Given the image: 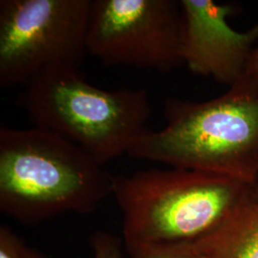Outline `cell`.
Here are the masks:
<instances>
[{"label":"cell","instance_id":"obj_1","mask_svg":"<svg viewBox=\"0 0 258 258\" xmlns=\"http://www.w3.org/2000/svg\"><path fill=\"white\" fill-rule=\"evenodd\" d=\"M165 127L148 129L132 158L226 176L254 187L258 181V82L243 76L205 102L167 98Z\"/></svg>","mask_w":258,"mask_h":258},{"label":"cell","instance_id":"obj_2","mask_svg":"<svg viewBox=\"0 0 258 258\" xmlns=\"http://www.w3.org/2000/svg\"><path fill=\"white\" fill-rule=\"evenodd\" d=\"M114 177L82 148L46 129L0 128V212L36 225L95 212Z\"/></svg>","mask_w":258,"mask_h":258},{"label":"cell","instance_id":"obj_3","mask_svg":"<svg viewBox=\"0 0 258 258\" xmlns=\"http://www.w3.org/2000/svg\"><path fill=\"white\" fill-rule=\"evenodd\" d=\"M252 192L253 186L230 177L170 167L115 175L112 196L129 251L201 239Z\"/></svg>","mask_w":258,"mask_h":258},{"label":"cell","instance_id":"obj_4","mask_svg":"<svg viewBox=\"0 0 258 258\" xmlns=\"http://www.w3.org/2000/svg\"><path fill=\"white\" fill-rule=\"evenodd\" d=\"M18 103L36 127L68 140L103 166L128 153L152 113L147 90H104L80 69L68 68L38 76L24 86Z\"/></svg>","mask_w":258,"mask_h":258},{"label":"cell","instance_id":"obj_5","mask_svg":"<svg viewBox=\"0 0 258 258\" xmlns=\"http://www.w3.org/2000/svg\"><path fill=\"white\" fill-rule=\"evenodd\" d=\"M91 5L92 0H1V87H24L54 69H81Z\"/></svg>","mask_w":258,"mask_h":258},{"label":"cell","instance_id":"obj_6","mask_svg":"<svg viewBox=\"0 0 258 258\" xmlns=\"http://www.w3.org/2000/svg\"><path fill=\"white\" fill-rule=\"evenodd\" d=\"M176 0H92L87 53L102 63L167 73L183 65Z\"/></svg>","mask_w":258,"mask_h":258},{"label":"cell","instance_id":"obj_7","mask_svg":"<svg viewBox=\"0 0 258 258\" xmlns=\"http://www.w3.org/2000/svg\"><path fill=\"white\" fill-rule=\"evenodd\" d=\"M183 13V63L194 74L229 87L244 76L258 44V23L236 31L229 23L233 8L213 0H180Z\"/></svg>","mask_w":258,"mask_h":258},{"label":"cell","instance_id":"obj_8","mask_svg":"<svg viewBox=\"0 0 258 258\" xmlns=\"http://www.w3.org/2000/svg\"><path fill=\"white\" fill-rule=\"evenodd\" d=\"M194 243L203 258H258V198L252 192Z\"/></svg>","mask_w":258,"mask_h":258},{"label":"cell","instance_id":"obj_9","mask_svg":"<svg viewBox=\"0 0 258 258\" xmlns=\"http://www.w3.org/2000/svg\"><path fill=\"white\" fill-rule=\"evenodd\" d=\"M127 252L131 258H203L194 242L155 244Z\"/></svg>","mask_w":258,"mask_h":258},{"label":"cell","instance_id":"obj_10","mask_svg":"<svg viewBox=\"0 0 258 258\" xmlns=\"http://www.w3.org/2000/svg\"><path fill=\"white\" fill-rule=\"evenodd\" d=\"M0 258H48L7 226L0 227Z\"/></svg>","mask_w":258,"mask_h":258},{"label":"cell","instance_id":"obj_11","mask_svg":"<svg viewBox=\"0 0 258 258\" xmlns=\"http://www.w3.org/2000/svg\"><path fill=\"white\" fill-rule=\"evenodd\" d=\"M93 258H124L123 243L107 231H96L90 237Z\"/></svg>","mask_w":258,"mask_h":258},{"label":"cell","instance_id":"obj_12","mask_svg":"<svg viewBox=\"0 0 258 258\" xmlns=\"http://www.w3.org/2000/svg\"><path fill=\"white\" fill-rule=\"evenodd\" d=\"M244 76L258 82V44L249 58V63Z\"/></svg>","mask_w":258,"mask_h":258},{"label":"cell","instance_id":"obj_13","mask_svg":"<svg viewBox=\"0 0 258 258\" xmlns=\"http://www.w3.org/2000/svg\"><path fill=\"white\" fill-rule=\"evenodd\" d=\"M253 196L258 198V181L257 183L254 185V187H253Z\"/></svg>","mask_w":258,"mask_h":258}]
</instances>
